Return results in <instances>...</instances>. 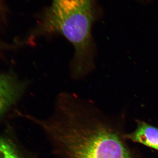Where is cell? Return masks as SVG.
Instances as JSON below:
<instances>
[{
	"label": "cell",
	"mask_w": 158,
	"mask_h": 158,
	"mask_svg": "<svg viewBox=\"0 0 158 158\" xmlns=\"http://www.w3.org/2000/svg\"><path fill=\"white\" fill-rule=\"evenodd\" d=\"M94 15L91 0H53L34 38L60 34L73 46L72 77L82 79L94 66L95 46L91 34Z\"/></svg>",
	"instance_id": "obj_1"
},
{
	"label": "cell",
	"mask_w": 158,
	"mask_h": 158,
	"mask_svg": "<svg viewBox=\"0 0 158 158\" xmlns=\"http://www.w3.org/2000/svg\"><path fill=\"white\" fill-rule=\"evenodd\" d=\"M73 158H132L118 136L105 130L66 137Z\"/></svg>",
	"instance_id": "obj_2"
},
{
	"label": "cell",
	"mask_w": 158,
	"mask_h": 158,
	"mask_svg": "<svg viewBox=\"0 0 158 158\" xmlns=\"http://www.w3.org/2000/svg\"><path fill=\"white\" fill-rule=\"evenodd\" d=\"M24 88V85L11 77L0 75V114L11 106Z\"/></svg>",
	"instance_id": "obj_3"
},
{
	"label": "cell",
	"mask_w": 158,
	"mask_h": 158,
	"mask_svg": "<svg viewBox=\"0 0 158 158\" xmlns=\"http://www.w3.org/2000/svg\"><path fill=\"white\" fill-rule=\"evenodd\" d=\"M133 141L158 151V129L145 123H141L130 135Z\"/></svg>",
	"instance_id": "obj_4"
},
{
	"label": "cell",
	"mask_w": 158,
	"mask_h": 158,
	"mask_svg": "<svg viewBox=\"0 0 158 158\" xmlns=\"http://www.w3.org/2000/svg\"><path fill=\"white\" fill-rule=\"evenodd\" d=\"M0 158H20L14 148L8 141L0 139Z\"/></svg>",
	"instance_id": "obj_5"
}]
</instances>
